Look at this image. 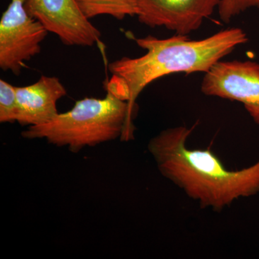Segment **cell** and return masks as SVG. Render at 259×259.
I'll use <instances>...</instances> for the list:
<instances>
[{
	"label": "cell",
	"instance_id": "obj_1",
	"mask_svg": "<svg viewBox=\"0 0 259 259\" xmlns=\"http://www.w3.org/2000/svg\"><path fill=\"white\" fill-rule=\"evenodd\" d=\"M194 127H170L150 140L148 150L162 176L201 208L216 212L258 193L259 160L243 169H228L210 150L187 147Z\"/></svg>",
	"mask_w": 259,
	"mask_h": 259
},
{
	"label": "cell",
	"instance_id": "obj_2",
	"mask_svg": "<svg viewBox=\"0 0 259 259\" xmlns=\"http://www.w3.org/2000/svg\"><path fill=\"white\" fill-rule=\"evenodd\" d=\"M135 41L146 54L137 58L124 56L110 63L112 78L107 86L136 111V100L149 83L175 73L207 72L247 42L248 37L241 28H231L202 40H190L187 35L176 34L165 39L147 35Z\"/></svg>",
	"mask_w": 259,
	"mask_h": 259
},
{
	"label": "cell",
	"instance_id": "obj_3",
	"mask_svg": "<svg viewBox=\"0 0 259 259\" xmlns=\"http://www.w3.org/2000/svg\"><path fill=\"white\" fill-rule=\"evenodd\" d=\"M106 88L105 98L86 97L76 101L71 110L58 114L47 123L30 126L22 132V137L44 139L58 147L66 146L72 153L117 139L131 141L136 111L112 89Z\"/></svg>",
	"mask_w": 259,
	"mask_h": 259
},
{
	"label": "cell",
	"instance_id": "obj_4",
	"mask_svg": "<svg viewBox=\"0 0 259 259\" xmlns=\"http://www.w3.org/2000/svg\"><path fill=\"white\" fill-rule=\"evenodd\" d=\"M26 0H11L0 20V68L15 76L40 54L49 30L25 8Z\"/></svg>",
	"mask_w": 259,
	"mask_h": 259
},
{
	"label": "cell",
	"instance_id": "obj_5",
	"mask_svg": "<svg viewBox=\"0 0 259 259\" xmlns=\"http://www.w3.org/2000/svg\"><path fill=\"white\" fill-rule=\"evenodd\" d=\"M201 91L207 96L241 102L259 125V64L220 61L204 73Z\"/></svg>",
	"mask_w": 259,
	"mask_h": 259
},
{
	"label": "cell",
	"instance_id": "obj_6",
	"mask_svg": "<svg viewBox=\"0 0 259 259\" xmlns=\"http://www.w3.org/2000/svg\"><path fill=\"white\" fill-rule=\"evenodd\" d=\"M25 8L64 45L92 47L101 32L81 13L75 0H26Z\"/></svg>",
	"mask_w": 259,
	"mask_h": 259
},
{
	"label": "cell",
	"instance_id": "obj_7",
	"mask_svg": "<svg viewBox=\"0 0 259 259\" xmlns=\"http://www.w3.org/2000/svg\"><path fill=\"white\" fill-rule=\"evenodd\" d=\"M221 0H138L139 22L151 28L163 27L179 35L198 30L218 8Z\"/></svg>",
	"mask_w": 259,
	"mask_h": 259
},
{
	"label": "cell",
	"instance_id": "obj_8",
	"mask_svg": "<svg viewBox=\"0 0 259 259\" xmlns=\"http://www.w3.org/2000/svg\"><path fill=\"white\" fill-rule=\"evenodd\" d=\"M18 105V121L22 126L47 123L58 114L57 102L67 90L56 76H42L36 82L15 87Z\"/></svg>",
	"mask_w": 259,
	"mask_h": 259
},
{
	"label": "cell",
	"instance_id": "obj_9",
	"mask_svg": "<svg viewBox=\"0 0 259 259\" xmlns=\"http://www.w3.org/2000/svg\"><path fill=\"white\" fill-rule=\"evenodd\" d=\"M83 15L90 19L109 15L122 20L138 13V0H75Z\"/></svg>",
	"mask_w": 259,
	"mask_h": 259
},
{
	"label": "cell",
	"instance_id": "obj_10",
	"mask_svg": "<svg viewBox=\"0 0 259 259\" xmlns=\"http://www.w3.org/2000/svg\"><path fill=\"white\" fill-rule=\"evenodd\" d=\"M18 105L16 89L5 80H0V122L14 123L18 121Z\"/></svg>",
	"mask_w": 259,
	"mask_h": 259
},
{
	"label": "cell",
	"instance_id": "obj_11",
	"mask_svg": "<svg viewBox=\"0 0 259 259\" xmlns=\"http://www.w3.org/2000/svg\"><path fill=\"white\" fill-rule=\"evenodd\" d=\"M252 8H259V0H221L218 14L221 21L228 23L237 15Z\"/></svg>",
	"mask_w": 259,
	"mask_h": 259
}]
</instances>
